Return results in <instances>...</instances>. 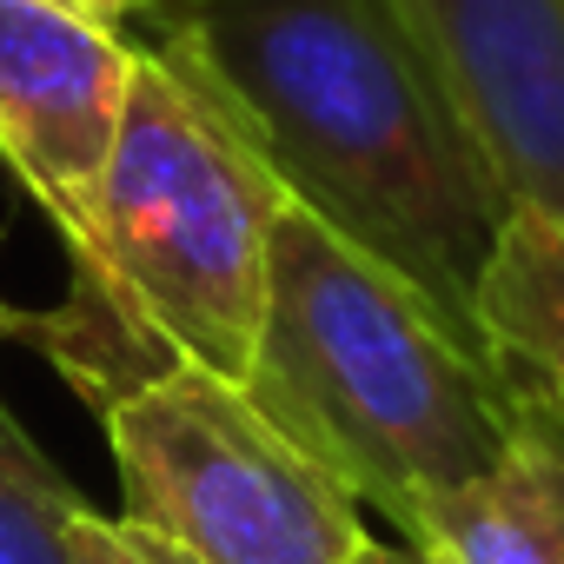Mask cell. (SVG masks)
<instances>
[{"label": "cell", "instance_id": "1", "mask_svg": "<svg viewBox=\"0 0 564 564\" xmlns=\"http://www.w3.org/2000/svg\"><path fill=\"white\" fill-rule=\"evenodd\" d=\"M147 47L213 87L293 206L485 352L471 300L511 193L386 0H186Z\"/></svg>", "mask_w": 564, "mask_h": 564}, {"label": "cell", "instance_id": "2", "mask_svg": "<svg viewBox=\"0 0 564 564\" xmlns=\"http://www.w3.org/2000/svg\"><path fill=\"white\" fill-rule=\"evenodd\" d=\"M279 213L286 193L213 87L140 41L113 160L61 239L67 300L28 339L100 419L173 366L246 386Z\"/></svg>", "mask_w": 564, "mask_h": 564}, {"label": "cell", "instance_id": "3", "mask_svg": "<svg viewBox=\"0 0 564 564\" xmlns=\"http://www.w3.org/2000/svg\"><path fill=\"white\" fill-rule=\"evenodd\" d=\"M246 399L366 511H386L399 544H419L425 511L485 478L524 432L498 366L293 199L272 226Z\"/></svg>", "mask_w": 564, "mask_h": 564}, {"label": "cell", "instance_id": "4", "mask_svg": "<svg viewBox=\"0 0 564 564\" xmlns=\"http://www.w3.org/2000/svg\"><path fill=\"white\" fill-rule=\"evenodd\" d=\"M100 425L120 518L193 564H359L372 544L366 505L219 372L173 366Z\"/></svg>", "mask_w": 564, "mask_h": 564}, {"label": "cell", "instance_id": "5", "mask_svg": "<svg viewBox=\"0 0 564 564\" xmlns=\"http://www.w3.org/2000/svg\"><path fill=\"white\" fill-rule=\"evenodd\" d=\"M140 41L61 0H0V160L67 239L113 160Z\"/></svg>", "mask_w": 564, "mask_h": 564}, {"label": "cell", "instance_id": "6", "mask_svg": "<svg viewBox=\"0 0 564 564\" xmlns=\"http://www.w3.org/2000/svg\"><path fill=\"white\" fill-rule=\"evenodd\" d=\"M511 206H564V0H386Z\"/></svg>", "mask_w": 564, "mask_h": 564}, {"label": "cell", "instance_id": "7", "mask_svg": "<svg viewBox=\"0 0 564 564\" xmlns=\"http://www.w3.org/2000/svg\"><path fill=\"white\" fill-rule=\"evenodd\" d=\"M471 306L498 379L564 438V206H511Z\"/></svg>", "mask_w": 564, "mask_h": 564}, {"label": "cell", "instance_id": "8", "mask_svg": "<svg viewBox=\"0 0 564 564\" xmlns=\"http://www.w3.org/2000/svg\"><path fill=\"white\" fill-rule=\"evenodd\" d=\"M412 551L438 564H564V438L524 412L518 445L438 498Z\"/></svg>", "mask_w": 564, "mask_h": 564}, {"label": "cell", "instance_id": "9", "mask_svg": "<svg viewBox=\"0 0 564 564\" xmlns=\"http://www.w3.org/2000/svg\"><path fill=\"white\" fill-rule=\"evenodd\" d=\"M94 505L0 405V564H74V531Z\"/></svg>", "mask_w": 564, "mask_h": 564}, {"label": "cell", "instance_id": "10", "mask_svg": "<svg viewBox=\"0 0 564 564\" xmlns=\"http://www.w3.org/2000/svg\"><path fill=\"white\" fill-rule=\"evenodd\" d=\"M74 564H193V557L173 551L166 538L127 524L120 511H113V518H107V511H87L80 531H74Z\"/></svg>", "mask_w": 564, "mask_h": 564}, {"label": "cell", "instance_id": "11", "mask_svg": "<svg viewBox=\"0 0 564 564\" xmlns=\"http://www.w3.org/2000/svg\"><path fill=\"white\" fill-rule=\"evenodd\" d=\"M61 8H74V14H87L100 28H120L133 41H147L153 21H160V0H61Z\"/></svg>", "mask_w": 564, "mask_h": 564}, {"label": "cell", "instance_id": "12", "mask_svg": "<svg viewBox=\"0 0 564 564\" xmlns=\"http://www.w3.org/2000/svg\"><path fill=\"white\" fill-rule=\"evenodd\" d=\"M359 564H438V557H425V551H412V544H399V538H372Z\"/></svg>", "mask_w": 564, "mask_h": 564}, {"label": "cell", "instance_id": "13", "mask_svg": "<svg viewBox=\"0 0 564 564\" xmlns=\"http://www.w3.org/2000/svg\"><path fill=\"white\" fill-rule=\"evenodd\" d=\"M21 333H34V313H21V306L0 300V339H21Z\"/></svg>", "mask_w": 564, "mask_h": 564}, {"label": "cell", "instance_id": "14", "mask_svg": "<svg viewBox=\"0 0 564 564\" xmlns=\"http://www.w3.org/2000/svg\"><path fill=\"white\" fill-rule=\"evenodd\" d=\"M180 8H186V0H160V21H153V34H160V28H166V21H173ZM153 34H147V41H153Z\"/></svg>", "mask_w": 564, "mask_h": 564}]
</instances>
